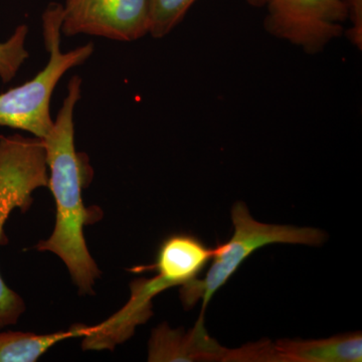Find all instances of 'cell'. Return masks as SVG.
I'll list each match as a JSON object with an SVG mask.
<instances>
[{"instance_id":"277c9868","label":"cell","mask_w":362,"mask_h":362,"mask_svg":"<svg viewBox=\"0 0 362 362\" xmlns=\"http://www.w3.org/2000/svg\"><path fill=\"white\" fill-rule=\"evenodd\" d=\"M156 271L154 277L137 279L130 286L129 301L121 310L90 331L83 337L85 350H113L132 337L135 328L152 315V300L171 287L183 286L190 277L185 269L165 252H157L153 265L140 267L136 272Z\"/></svg>"},{"instance_id":"7a4b0ae2","label":"cell","mask_w":362,"mask_h":362,"mask_svg":"<svg viewBox=\"0 0 362 362\" xmlns=\"http://www.w3.org/2000/svg\"><path fill=\"white\" fill-rule=\"evenodd\" d=\"M62 4L52 2L42 14V35L49 62L32 80L0 94V126L26 131L44 139L54 124L51 101L57 85L66 71L83 65L94 52L92 42L62 52Z\"/></svg>"},{"instance_id":"8fae6325","label":"cell","mask_w":362,"mask_h":362,"mask_svg":"<svg viewBox=\"0 0 362 362\" xmlns=\"http://www.w3.org/2000/svg\"><path fill=\"white\" fill-rule=\"evenodd\" d=\"M197 0H149V35L156 39L166 37L180 25Z\"/></svg>"},{"instance_id":"9c48e42d","label":"cell","mask_w":362,"mask_h":362,"mask_svg":"<svg viewBox=\"0 0 362 362\" xmlns=\"http://www.w3.org/2000/svg\"><path fill=\"white\" fill-rule=\"evenodd\" d=\"M225 350L209 337L204 321L197 320L188 332L162 324L150 338L148 361H221Z\"/></svg>"},{"instance_id":"52a82bcc","label":"cell","mask_w":362,"mask_h":362,"mask_svg":"<svg viewBox=\"0 0 362 362\" xmlns=\"http://www.w3.org/2000/svg\"><path fill=\"white\" fill-rule=\"evenodd\" d=\"M47 185L44 140L0 135V220L6 221L16 209L25 213L32 206L33 192Z\"/></svg>"},{"instance_id":"4fadbf2b","label":"cell","mask_w":362,"mask_h":362,"mask_svg":"<svg viewBox=\"0 0 362 362\" xmlns=\"http://www.w3.org/2000/svg\"><path fill=\"white\" fill-rule=\"evenodd\" d=\"M6 223L0 221V240ZM25 311V304L23 298L11 289L4 283L0 275V328L13 325L18 322L21 314Z\"/></svg>"},{"instance_id":"5b68a950","label":"cell","mask_w":362,"mask_h":362,"mask_svg":"<svg viewBox=\"0 0 362 362\" xmlns=\"http://www.w3.org/2000/svg\"><path fill=\"white\" fill-rule=\"evenodd\" d=\"M266 6L267 32L311 54L341 37L349 18L343 0H267Z\"/></svg>"},{"instance_id":"30bf717a","label":"cell","mask_w":362,"mask_h":362,"mask_svg":"<svg viewBox=\"0 0 362 362\" xmlns=\"http://www.w3.org/2000/svg\"><path fill=\"white\" fill-rule=\"evenodd\" d=\"M90 326H71L70 329L35 334V333L7 331L0 332V362H35L57 343L73 337H84Z\"/></svg>"},{"instance_id":"3957f363","label":"cell","mask_w":362,"mask_h":362,"mask_svg":"<svg viewBox=\"0 0 362 362\" xmlns=\"http://www.w3.org/2000/svg\"><path fill=\"white\" fill-rule=\"evenodd\" d=\"M232 221L235 228L233 237L225 244L214 247L213 262L206 277L194 279L181 288L180 299L185 308H192L202 299L199 320L204 321L211 298L257 250L273 244L319 247L327 240L326 233L317 228L259 223L252 218L242 202L233 206Z\"/></svg>"},{"instance_id":"6da1fadb","label":"cell","mask_w":362,"mask_h":362,"mask_svg":"<svg viewBox=\"0 0 362 362\" xmlns=\"http://www.w3.org/2000/svg\"><path fill=\"white\" fill-rule=\"evenodd\" d=\"M82 78L69 81L68 93L52 129L44 138L49 190L56 202V226L51 237L37 245V251L51 252L65 263L81 295L94 294L95 282L101 276L86 244L84 226L100 220L101 209L86 207L83 190L92 182L89 158L76 150V105L81 99Z\"/></svg>"},{"instance_id":"9a60e30c","label":"cell","mask_w":362,"mask_h":362,"mask_svg":"<svg viewBox=\"0 0 362 362\" xmlns=\"http://www.w3.org/2000/svg\"><path fill=\"white\" fill-rule=\"evenodd\" d=\"M247 2L252 6L262 7L266 6L267 0H247Z\"/></svg>"},{"instance_id":"5bb4252c","label":"cell","mask_w":362,"mask_h":362,"mask_svg":"<svg viewBox=\"0 0 362 362\" xmlns=\"http://www.w3.org/2000/svg\"><path fill=\"white\" fill-rule=\"evenodd\" d=\"M349 8L351 28L345 32L350 42L356 45L359 51L362 49V0H343Z\"/></svg>"},{"instance_id":"7c38bea8","label":"cell","mask_w":362,"mask_h":362,"mask_svg":"<svg viewBox=\"0 0 362 362\" xmlns=\"http://www.w3.org/2000/svg\"><path fill=\"white\" fill-rule=\"evenodd\" d=\"M28 35V25H20L6 42H0V78L4 84L16 77L21 66L30 57L25 49Z\"/></svg>"},{"instance_id":"ba28073f","label":"cell","mask_w":362,"mask_h":362,"mask_svg":"<svg viewBox=\"0 0 362 362\" xmlns=\"http://www.w3.org/2000/svg\"><path fill=\"white\" fill-rule=\"evenodd\" d=\"M361 333H349L319 340L256 342L242 349H226L223 361L235 362H361Z\"/></svg>"},{"instance_id":"8992f818","label":"cell","mask_w":362,"mask_h":362,"mask_svg":"<svg viewBox=\"0 0 362 362\" xmlns=\"http://www.w3.org/2000/svg\"><path fill=\"white\" fill-rule=\"evenodd\" d=\"M62 35L130 42L149 35V0H65Z\"/></svg>"}]
</instances>
